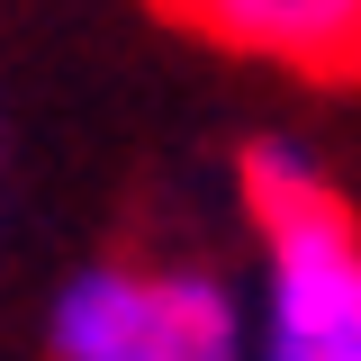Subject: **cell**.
<instances>
[{
	"instance_id": "obj_1",
	"label": "cell",
	"mask_w": 361,
	"mask_h": 361,
	"mask_svg": "<svg viewBox=\"0 0 361 361\" xmlns=\"http://www.w3.org/2000/svg\"><path fill=\"white\" fill-rule=\"evenodd\" d=\"M244 208L262 235L253 361H361V217L298 135L244 145Z\"/></svg>"
},
{
	"instance_id": "obj_2",
	"label": "cell",
	"mask_w": 361,
	"mask_h": 361,
	"mask_svg": "<svg viewBox=\"0 0 361 361\" xmlns=\"http://www.w3.org/2000/svg\"><path fill=\"white\" fill-rule=\"evenodd\" d=\"M54 361H253L244 289L190 262H82L45 307Z\"/></svg>"
},
{
	"instance_id": "obj_3",
	"label": "cell",
	"mask_w": 361,
	"mask_h": 361,
	"mask_svg": "<svg viewBox=\"0 0 361 361\" xmlns=\"http://www.w3.org/2000/svg\"><path fill=\"white\" fill-rule=\"evenodd\" d=\"M190 37L253 54V63H289L307 82H353L361 73V0H163Z\"/></svg>"
}]
</instances>
